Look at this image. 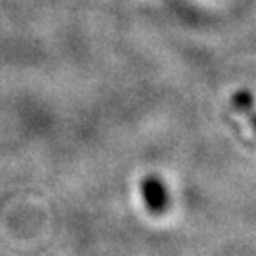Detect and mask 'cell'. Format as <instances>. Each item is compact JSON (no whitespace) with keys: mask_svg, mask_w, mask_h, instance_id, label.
<instances>
[{"mask_svg":"<svg viewBox=\"0 0 256 256\" xmlns=\"http://www.w3.org/2000/svg\"><path fill=\"white\" fill-rule=\"evenodd\" d=\"M250 102H252V99H250V95L247 92H241L236 95V104H239L241 108H248Z\"/></svg>","mask_w":256,"mask_h":256,"instance_id":"7a4b0ae2","label":"cell"},{"mask_svg":"<svg viewBox=\"0 0 256 256\" xmlns=\"http://www.w3.org/2000/svg\"><path fill=\"white\" fill-rule=\"evenodd\" d=\"M140 192H142V200L146 203V207L152 212H164L167 209L169 196H167V190L160 178L146 176L140 184Z\"/></svg>","mask_w":256,"mask_h":256,"instance_id":"6da1fadb","label":"cell"},{"mask_svg":"<svg viewBox=\"0 0 256 256\" xmlns=\"http://www.w3.org/2000/svg\"><path fill=\"white\" fill-rule=\"evenodd\" d=\"M254 126H256V120H254Z\"/></svg>","mask_w":256,"mask_h":256,"instance_id":"3957f363","label":"cell"}]
</instances>
